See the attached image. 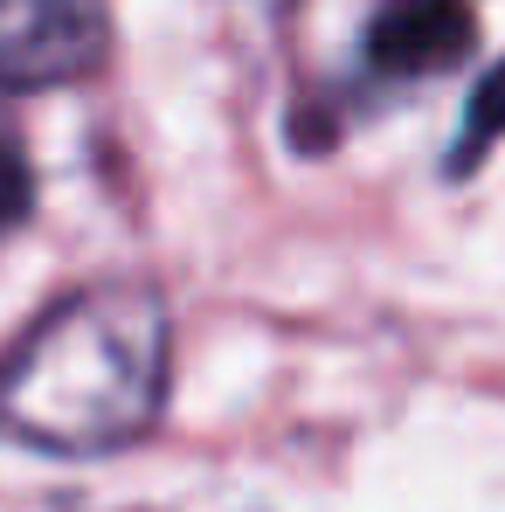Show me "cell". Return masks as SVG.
Segmentation results:
<instances>
[{
    "mask_svg": "<svg viewBox=\"0 0 505 512\" xmlns=\"http://www.w3.org/2000/svg\"><path fill=\"white\" fill-rule=\"evenodd\" d=\"M167 395V312L139 284H90L63 298L0 367V429L56 450L97 457L146 436Z\"/></svg>",
    "mask_w": 505,
    "mask_h": 512,
    "instance_id": "cell-1",
    "label": "cell"
},
{
    "mask_svg": "<svg viewBox=\"0 0 505 512\" xmlns=\"http://www.w3.org/2000/svg\"><path fill=\"white\" fill-rule=\"evenodd\" d=\"M104 56V0H0V84L49 90Z\"/></svg>",
    "mask_w": 505,
    "mask_h": 512,
    "instance_id": "cell-2",
    "label": "cell"
},
{
    "mask_svg": "<svg viewBox=\"0 0 505 512\" xmlns=\"http://www.w3.org/2000/svg\"><path fill=\"white\" fill-rule=\"evenodd\" d=\"M367 49L381 70H443L471 49V14L457 0H388Z\"/></svg>",
    "mask_w": 505,
    "mask_h": 512,
    "instance_id": "cell-3",
    "label": "cell"
},
{
    "mask_svg": "<svg viewBox=\"0 0 505 512\" xmlns=\"http://www.w3.org/2000/svg\"><path fill=\"white\" fill-rule=\"evenodd\" d=\"M28 215V160L14 139H0V229H14Z\"/></svg>",
    "mask_w": 505,
    "mask_h": 512,
    "instance_id": "cell-4",
    "label": "cell"
}]
</instances>
